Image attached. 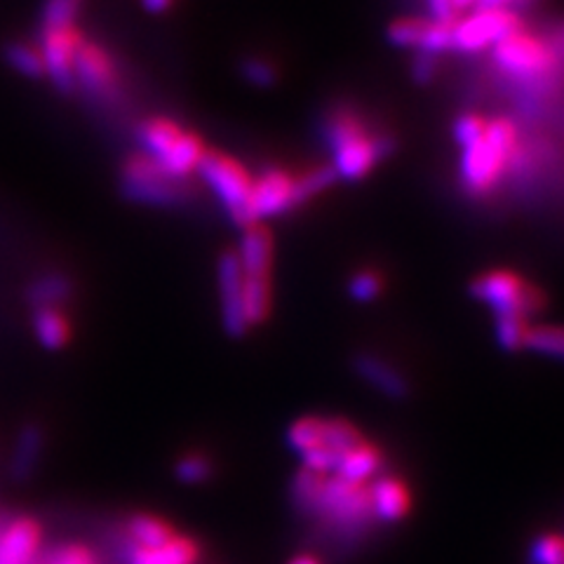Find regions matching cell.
<instances>
[{
  "mask_svg": "<svg viewBox=\"0 0 564 564\" xmlns=\"http://www.w3.org/2000/svg\"><path fill=\"white\" fill-rule=\"evenodd\" d=\"M325 141L332 151L329 167L344 182L362 180L395 149L393 139L372 137L350 113H334L325 122Z\"/></svg>",
  "mask_w": 564,
  "mask_h": 564,
  "instance_id": "cell-1",
  "label": "cell"
},
{
  "mask_svg": "<svg viewBox=\"0 0 564 564\" xmlns=\"http://www.w3.org/2000/svg\"><path fill=\"white\" fill-rule=\"evenodd\" d=\"M516 128L506 118L485 122L482 134L462 147V182L473 196H485L506 172L516 153Z\"/></svg>",
  "mask_w": 564,
  "mask_h": 564,
  "instance_id": "cell-2",
  "label": "cell"
},
{
  "mask_svg": "<svg viewBox=\"0 0 564 564\" xmlns=\"http://www.w3.org/2000/svg\"><path fill=\"white\" fill-rule=\"evenodd\" d=\"M470 294L485 304L494 317L520 315L534 317L543 311L545 296L513 271H487L470 282Z\"/></svg>",
  "mask_w": 564,
  "mask_h": 564,
  "instance_id": "cell-3",
  "label": "cell"
},
{
  "mask_svg": "<svg viewBox=\"0 0 564 564\" xmlns=\"http://www.w3.org/2000/svg\"><path fill=\"white\" fill-rule=\"evenodd\" d=\"M120 191L128 200L151 207H172L188 200L186 180H174L141 153L132 155L122 167Z\"/></svg>",
  "mask_w": 564,
  "mask_h": 564,
  "instance_id": "cell-4",
  "label": "cell"
},
{
  "mask_svg": "<svg viewBox=\"0 0 564 564\" xmlns=\"http://www.w3.org/2000/svg\"><path fill=\"white\" fill-rule=\"evenodd\" d=\"M196 172L224 205L228 217L238 226L247 228V200H250L252 191V176L247 174V170L238 161H234L231 155L219 151H205Z\"/></svg>",
  "mask_w": 564,
  "mask_h": 564,
  "instance_id": "cell-5",
  "label": "cell"
},
{
  "mask_svg": "<svg viewBox=\"0 0 564 564\" xmlns=\"http://www.w3.org/2000/svg\"><path fill=\"white\" fill-rule=\"evenodd\" d=\"M518 31H522V24L508 8H478L466 20L452 24L454 50L478 55L494 50Z\"/></svg>",
  "mask_w": 564,
  "mask_h": 564,
  "instance_id": "cell-6",
  "label": "cell"
},
{
  "mask_svg": "<svg viewBox=\"0 0 564 564\" xmlns=\"http://www.w3.org/2000/svg\"><path fill=\"white\" fill-rule=\"evenodd\" d=\"M494 52V62L501 66L503 74L520 78V80H534L541 76H549L555 64V52L543 41L527 35L522 31L513 33L510 39L499 43Z\"/></svg>",
  "mask_w": 564,
  "mask_h": 564,
  "instance_id": "cell-7",
  "label": "cell"
},
{
  "mask_svg": "<svg viewBox=\"0 0 564 564\" xmlns=\"http://www.w3.org/2000/svg\"><path fill=\"white\" fill-rule=\"evenodd\" d=\"M313 513L325 516L332 522L344 524V527L362 524L372 518L367 487L346 482V480L337 478V475H332V478H323L321 489H317Z\"/></svg>",
  "mask_w": 564,
  "mask_h": 564,
  "instance_id": "cell-8",
  "label": "cell"
},
{
  "mask_svg": "<svg viewBox=\"0 0 564 564\" xmlns=\"http://www.w3.org/2000/svg\"><path fill=\"white\" fill-rule=\"evenodd\" d=\"M83 39L76 31L70 29H50L41 31V47L39 55L43 62V74L55 85V90L62 95H70L76 90V78H74V57L76 50L80 47Z\"/></svg>",
  "mask_w": 564,
  "mask_h": 564,
  "instance_id": "cell-9",
  "label": "cell"
},
{
  "mask_svg": "<svg viewBox=\"0 0 564 564\" xmlns=\"http://www.w3.org/2000/svg\"><path fill=\"white\" fill-rule=\"evenodd\" d=\"M292 207H296L294 176L282 170H267L259 180H252L250 200H247V226L280 217Z\"/></svg>",
  "mask_w": 564,
  "mask_h": 564,
  "instance_id": "cell-10",
  "label": "cell"
},
{
  "mask_svg": "<svg viewBox=\"0 0 564 564\" xmlns=\"http://www.w3.org/2000/svg\"><path fill=\"white\" fill-rule=\"evenodd\" d=\"M217 292H219V311L221 325L228 337H242L250 329L245 317V290H242V271L236 252H226L217 267Z\"/></svg>",
  "mask_w": 564,
  "mask_h": 564,
  "instance_id": "cell-11",
  "label": "cell"
},
{
  "mask_svg": "<svg viewBox=\"0 0 564 564\" xmlns=\"http://www.w3.org/2000/svg\"><path fill=\"white\" fill-rule=\"evenodd\" d=\"M76 87L90 97H109L116 83V66L106 52L93 43H80L74 57Z\"/></svg>",
  "mask_w": 564,
  "mask_h": 564,
  "instance_id": "cell-12",
  "label": "cell"
},
{
  "mask_svg": "<svg viewBox=\"0 0 564 564\" xmlns=\"http://www.w3.org/2000/svg\"><path fill=\"white\" fill-rule=\"evenodd\" d=\"M43 543V527L29 516L0 529V564H35Z\"/></svg>",
  "mask_w": 564,
  "mask_h": 564,
  "instance_id": "cell-13",
  "label": "cell"
},
{
  "mask_svg": "<svg viewBox=\"0 0 564 564\" xmlns=\"http://www.w3.org/2000/svg\"><path fill=\"white\" fill-rule=\"evenodd\" d=\"M236 257L245 282H271L273 238L263 228V224H252L245 228Z\"/></svg>",
  "mask_w": 564,
  "mask_h": 564,
  "instance_id": "cell-14",
  "label": "cell"
},
{
  "mask_svg": "<svg viewBox=\"0 0 564 564\" xmlns=\"http://www.w3.org/2000/svg\"><path fill=\"white\" fill-rule=\"evenodd\" d=\"M367 497H369V510H372V518H377L379 522H386V524L400 522L412 508V497H410L408 485L393 478V475H381V478H377L372 485L367 487Z\"/></svg>",
  "mask_w": 564,
  "mask_h": 564,
  "instance_id": "cell-15",
  "label": "cell"
},
{
  "mask_svg": "<svg viewBox=\"0 0 564 564\" xmlns=\"http://www.w3.org/2000/svg\"><path fill=\"white\" fill-rule=\"evenodd\" d=\"M356 367V375L375 388V391L383 393L386 398L400 400L410 393V381L404 379L398 367H393L388 360L372 356V352H360V356L352 360Z\"/></svg>",
  "mask_w": 564,
  "mask_h": 564,
  "instance_id": "cell-16",
  "label": "cell"
},
{
  "mask_svg": "<svg viewBox=\"0 0 564 564\" xmlns=\"http://www.w3.org/2000/svg\"><path fill=\"white\" fill-rule=\"evenodd\" d=\"M198 543L180 534L163 545H155V549H134V545H130L128 555V564H198Z\"/></svg>",
  "mask_w": 564,
  "mask_h": 564,
  "instance_id": "cell-17",
  "label": "cell"
},
{
  "mask_svg": "<svg viewBox=\"0 0 564 564\" xmlns=\"http://www.w3.org/2000/svg\"><path fill=\"white\" fill-rule=\"evenodd\" d=\"M33 337L41 348L57 352L70 341V325L57 306H39L33 311Z\"/></svg>",
  "mask_w": 564,
  "mask_h": 564,
  "instance_id": "cell-18",
  "label": "cell"
},
{
  "mask_svg": "<svg viewBox=\"0 0 564 564\" xmlns=\"http://www.w3.org/2000/svg\"><path fill=\"white\" fill-rule=\"evenodd\" d=\"M45 447V435L43 429L35 426V423H29L17 435V443L12 449V458H10V470L14 480H29L35 466L41 462V454Z\"/></svg>",
  "mask_w": 564,
  "mask_h": 564,
  "instance_id": "cell-19",
  "label": "cell"
},
{
  "mask_svg": "<svg viewBox=\"0 0 564 564\" xmlns=\"http://www.w3.org/2000/svg\"><path fill=\"white\" fill-rule=\"evenodd\" d=\"M379 468H381V454L372 445L360 443L358 447L341 454L334 475L352 485H365L375 478Z\"/></svg>",
  "mask_w": 564,
  "mask_h": 564,
  "instance_id": "cell-20",
  "label": "cell"
},
{
  "mask_svg": "<svg viewBox=\"0 0 564 564\" xmlns=\"http://www.w3.org/2000/svg\"><path fill=\"white\" fill-rule=\"evenodd\" d=\"M182 132L184 130L176 126V122L165 118H153V120L141 122V128L137 132L141 155L151 158V161H161L174 141L180 139Z\"/></svg>",
  "mask_w": 564,
  "mask_h": 564,
  "instance_id": "cell-21",
  "label": "cell"
},
{
  "mask_svg": "<svg viewBox=\"0 0 564 564\" xmlns=\"http://www.w3.org/2000/svg\"><path fill=\"white\" fill-rule=\"evenodd\" d=\"M128 536L134 549H155L176 536L174 527L151 513H137L128 522Z\"/></svg>",
  "mask_w": 564,
  "mask_h": 564,
  "instance_id": "cell-22",
  "label": "cell"
},
{
  "mask_svg": "<svg viewBox=\"0 0 564 564\" xmlns=\"http://www.w3.org/2000/svg\"><path fill=\"white\" fill-rule=\"evenodd\" d=\"M74 294V285L70 280L62 273H45L29 288V302L39 306H57Z\"/></svg>",
  "mask_w": 564,
  "mask_h": 564,
  "instance_id": "cell-23",
  "label": "cell"
},
{
  "mask_svg": "<svg viewBox=\"0 0 564 564\" xmlns=\"http://www.w3.org/2000/svg\"><path fill=\"white\" fill-rule=\"evenodd\" d=\"M285 443L299 458H302L306 452L321 447V443H323V419H317V416L296 419L285 433Z\"/></svg>",
  "mask_w": 564,
  "mask_h": 564,
  "instance_id": "cell-24",
  "label": "cell"
},
{
  "mask_svg": "<svg viewBox=\"0 0 564 564\" xmlns=\"http://www.w3.org/2000/svg\"><path fill=\"white\" fill-rule=\"evenodd\" d=\"M524 348L539 352V356L564 362V327L560 325L529 327Z\"/></svg>",
  "mask_w": 564,
  "mask_h": 564,
  "instance_id": "cell-25",
  "label": "cell"
},
{
  "mask_svg": "<svg viewBox=\"0 0 564 564\" xmlns=\"http://www.w3.org/2000/svg\"><path fill=\"white\" fill-rule=\"evenodd\" d=\"M365 443L360 431L348 423L346 419H323V443L321 447H327L337 454H346L348 449L358 447Z\"/></svg>",
  "mask_w": 564,
  "mask_h": 564,
  "instance_id": "cell-26",
  "label": "cell"
},
{
  "mask_svg": "<svg viewBox=\"0 0 564 564\" xmlns=\"http://www.w3.org/2000/svg\"><path fill=\"white\" fill-rule=\"evenodd\" d=\"M529 321L520 315H497L494 317V337L503 350H520L527 344L529 334Z\"/></svg>",
  "mask_w": 564,
  "mask_h": 564,
  "instance_id": "cell-27",
  "label": "cell"
},
{
  "mask_svg": "<svg viewBox=\"0 0 564 564\" xmlns=\"http://www.w3.org/2000/svg\"><path fill=\"white\" fill-rule=\"evenodd\" d=\"M334 182H337V174H334L332 167H317L302 176H294V203L304 205L313 200L315 196H321L323 191H327Z\"/></svg>",
  "mask_w": 564,
  "mask_h": 564,
  "instance_id": "cell-28",
  "label": "cell"
},
{
  "mask_svg": "<svg viewBox=\"0 0 564 564\" xmlns=\"http://www.w3.org/2000/svg\"><path fill=\"white\" fill-rule=\"evenodd\" d=\"M6 62L24 78H43V62L39 50L26 43H8L3 50Z\"/></svg>",
  "mask_w": 564,
  "mask_h": 564,
  "instance_id": "cell-29",
  "label": "cell"
},
{
  "mask_svg": "<svg viewBox=\"0 0 564 564\" xmlns=\"http://www.w3.org/2000/svg\"><path fill=\"white\" fill-rule=\"evenodd\" d=\"M78 17V0H45L41 14V31L70 29Z\"/></svg>",
  "mask_w": 564,
  "mask_h": 564,
  "instance_id": "cell-30",
  "label": "cell"
},
{
  "mask_svg": "<svg viewBox=\"0 0 564 564\" xmlns=\"http://www.w3.org/2000/svg\"><path fill=\"white\" fill-rule=\"evenodd\" d=\"M529 564H564V534H539L529 543Z\"/></svg>",
  "mask_w": 564,
  "mask_h": 564,
  "instance_id": "cell-31",
  "label": "cell"
},
{
  "mask_svg": "<svg viewBox=\"0 0 564 564\" xmlns=\"http://www.w3.org/2000/svg\"><path fill=\"white\" fill-rule=\"evenodd\" d=\"M212 475V462L203 454H184L174 464V478L182 485H203Z\"/></svg>",
  "mask_w": 564,
  "mask_h": 564,
  "instance_id": "cell-32",
  "label": "cell"
},
{
  "mask_svg": "<svg viewBox=\"0 0 564 564\" xmlns=\"http://www.w3.org/2000/svg\"><path fill=\"white\" fill-rule=\"evenodd\" d=\"M383 292V278L377 271H358L348 280V294L352 302L372 304Z\"/></svg>",
  "mask_w": 564,
  "mask_h": 564,
  "instance_id": "cell-33",
  "label": "cell"
},
{
  "mask_svg": "<svg viewBox=\"0 0 564 564\" xmlns=\"http://www.w3.org/2000/svg\"><path fill=\"white\" fill-rule=\"evenodd\" d=\"M423 26H426V20H412V17L395 20L391 26H388V43L402 50H416Z\"/></svg>",
  "mask_w": 564,
  "mask_h": 564,
  "instance_id": "cell-34",
  "label": "cell"
},
{
  "mask_svg": "<svg viewBox=\"0 0 564 564\" xmlns=\"http://www.w3.org/2000/svg\"><path fill=\"white\" fill-rule=\"evenodd\" d=\"M242 76L247 78V83H252L254 87H271L278 80V70L271 62L254 57V59H245Z\"/></svg>",
  "mask_w": 564,
  "mask_h": 564,
  "instance_id": "cell-35",
  "label": "cell"
},
{
  "mask_svg": "<svg viewBox=\"0 0 564 564\" xmlns=\"http://www.w3.org/2000/svg\"><path fill=\"white\" fill-rule=\"evenodd\" d=\"M45 564H99L95 553L80 543H68L50 555Z\"/></svg>",
  "mask_w": 564,
  "mask_h": 564,
  "instance_id": "cell-36",
  "label": "cell"
},
{
  "mask_svg": "<svg viewBox=\"0 0 564 564\" xmlns=\"http://www.w3.org/2000/svg\"><path fill=\"white\" fill-rule=\"evenodd\" d=\"M435 59L437 57H431V55H421V52H416L414 57V64H412V76L416 83H431L433 76H435Z\"/></svg>",
  "mask_w": 564,
  "mask_h": 564,
  "instance_id": "cell-37",
  "label": "cell"
},
{
  "mask_svg": "<svg viewBox=\"0 0 564 564\" xmlns=\"http://www.w3.org/2000/svg\"><path fill=\"white\" fill-rule=\"evenodd\" d=\"M426 6H429V12H431V20L454 24L456 10L452 6V0H426Z\"/></svg>",
  "mask_w": 564,
  "mask_h": 564,
  "instance_id": "cell-38",
  "label": "cell"
},
{
  "mask_svg": "<svg viewBox=\"0 0 564 564\" xmlns=\"http://www.w3.org/2000/svg\"><path fill=\"white\" fill-rule=\"evenodd\" d=\"M141 6H144V10L151 14H163L170 10L172 0H141Z\"/></svg>",
  "mask_w": 564,
  "mask_h": 564,
  "instance_id": "cell-39",
  "label": "cell"
},
{
  "mask_svg": "<svg viewBox=\"0 0 564 564\" xmlns=\"http://www.w3.org/2000/svg\"><path fill=\"white\" fill-rule=\"evenodd\" d=\"M288 564H323L321 560H317L315 555H308V553H302V555H294Z\"/></svg>",
  "mask_w": 564,
  "mask_h": 564,
  "instance_id": "cell-40",
  "label": "cell"
},
{
  "mask_svg": "<svg viewBox=\"0 0 564 564\" xmlns=\"http://www.w3.org/2000/svg\"><path fill=\"white\" fill-rule=\"evenodd\" d=\"M516 0H478V8H508Z\"/></svg>",
  "mask_w": 564,
  "mask_h": 564,
  "instance_id": "cell-41",
  "label": "cell"
},
{
  "mask_svg": "<svg viewBox=\"0 0 564 564\" xmlns=\"http://www.w3.org/2000/svg\"><path fill=\"white\" fill-rule=\"evenodd\" d=\"M557 43H560V47L564 50V26H562V31H560V41H557Z\"/></svg>",
  "mask_w": 564,
  "mask_h": 564,
  "instance_id": "cell-42",
  "label": "cell"
}]
</instances>
